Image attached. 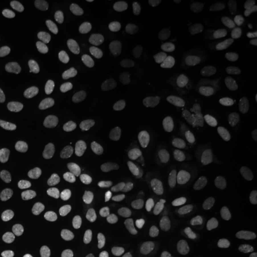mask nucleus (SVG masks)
I'll list each match as a JSON object with an SVG mask.
<instances>
[{
  "label": "nucleus",
  "mask_w": 257,
  "mask_h": 257,
  "mask_svg": "<svg viewBox=\"0 0 257 257\" xmlns=\"http://www.w3.org/2000/svg\"><path fill=\"white\" fill-rule=\"evenodd\" d=\"M244 88L236 81L223 83L218 90V98L223 107L229 111L236 112L243 105Z\"/></svg>",
  "instance_id": "f257e3e1"
},
{
  "label": "nucleus",
  "mask_w": 257,
  "mask_h": 257,
  "mask_svg": "<svg viewBox=\"0 0 257 257\" xmlns=\"http://www.w3.org/2000/svg\"><path fill=\"white\" fill-rule=\"evenodd\" d=\"M116 244L117 240L113 233L107 230H98L91 236L87 249L93 255L106 256L114 250Z\"/></svg>",
  "instance_id": "f03ea898"
},
{
  "label": "nucleus",
  "mask_w": 257,
  "mask_h": 257,
  "mask_svg": "<svg viewBox=\"0 0 257 257\" xmlns=\"http://www.w3.org/2000/svg\"><path fill=\"white\" fill-rule=\"evenodd\" d=\"M209 75L201 68H185L177 78V83L183 89L191 92H197L206 87Z\"/></svg>",
  "instance_id": "7ed1b4c3"
},
{
  "label": "nucleus",
  "mask_w": 257,
  "mask_h": 257,
  "mask_svg": "<svg viewBox=\"0 0 257 257\" xmlns=\"http://www.w3.org/2000/svg\"><path fill=\"white\" fill-rule=\"evenodd\" d=\"M233 165L227 157L221 156L209 162L203 169L202 176L207 182L224 180L233 173Z\"/></svg>",
  "instance_id": "20e7f679"
},
{
  "label": "nucleus",
  "mask_w": 257,
  "mask_h": 257,
  "mask_svg": "<svg viewBox=\"0 0 257 257\" xmlns=\"http://www.w3.org/2000/svg\"><path fill=\"white\" fill-rule=\"evenodd\" d=\"M11 139L15 144L37 148L42 142V136L38 128L32 124L19 125L12 130Z\"/></svg>",
  "instance_id": "39448f33"
},
{
  "label": "nucleus",
  "mask_w": 257,
  "mask_h": 257,
  "mask_svg": "<svg viewBox=\"0 0 257 257\" xmlns=\"http://www.w3.org/2000/svg\"><path fill=\"white\" fill-rule=\"evenodd\" d=\"M135 91L138 99L150 109H157L160 105L159 94L155 85L146 78H138L135 82Z\"/></svg>",
  "instance_id": "423d86ee"
},
{
  "label": "nucleus",
  "mask_w": 257,
  "mask_h": 257,
  "mask_svg": "<svg viewBox=\"0 0 257 257\" xmlns=\"http://www.w3.org/2000/svg\"><path fill=\"white\" fill-rule=\"evenodd\" d=\"M46 209L40 205L24 203L19 205L15 210L16 218L25 224H37L45 218Z\"/></svg>",
  "instance_id": "0eeeda50"
},
{
  "label": "nucleus",
  "mask_w": 257,
  "mask_h": 257,
  "mask_svg": "<svg viewBox=\"0 0 257 257\" xmlns=\"http://www.w3.org/2000/svg\"><path fill=\"white\" fill-rule=\"evenodd\" d=\"M109 209L107 198L101 195H94L86 199L78 210V217L81 219H91L106 212Z\"/></svg>",
  "instance_id": "6e6552de"
},
{
  "label": "nucleus",
  "mask_w": 257,
  "mask_h": 257,
  "mask_svg": "<svg viewBox=\"0 0 257 257\" xmlns=\"http://www.w3.org/2000/svg\"><path fill=\"white\" fill-rule=\"evenodd\" d=\"M256 14V10L254 6L248 2H237L227 10V18L228 19L237 24H244L249 22L254 19Z\"/></svg>",
  "instance_id": "1a4fd4ad"
},
{
  "label": "nucleus",
  "mask_w": 257,
  "mask_h": 257,
  "mask_svg": "<svg viewBox=\"0 0 257 257\" xmlns=\"http://www.w3.org/2000/svg\"><path fill=\"white\" fill-rule=\"evenodd\" d=\"M76 185V176L70 173H65L62 175H57L49 183L48 192L53 196H63L74 190Z\"/></svg>",
  "instance_id": "9d476101"
},
{
  "label": "nucleus",
  "mask_w": 257,
  "mask_h": 257,
  "mask_svg": "<svg viewBox=\"0 0 257 257\" xmlns=\"http://www.w3.org/2000/svg\"><path fill=\"white\" fill-rule=\"evenodd\" d=\"M155 149V141L147 135L131 141L124 149L125 156L128 159H134L138 156L149 155Z\"/></svg>",
  "instance_id": "9b49d317"
},
{
  "label": "nucleus",
  "mask_w": 257,
  "mask_h": 257,
  "mask_svg": "<svg viewBox=\"0 0 257 257\" xmlns=\"http://www.w3.org/2000/svg\"><path fill=\"white\" fill-rule=\"evenodd\" d=\"M173 186L170 182L162 181L153 185L145 193V202L150 206H156L164 203L171 197Z\"/></svg>",
  "instance_id": "f8f14e48"
},
{
  "label": "nucleus",
  "mask_w": 257,
  "mask_h": 257,
  "mask_svg": "<svg viewBox=\"0 0 257 257\" xmlns=\"http://www.w3.org/2000/svg\"><path fill=\"white\" fill-rule=\"evenodd\" d=\"M178 100L182 109L193 117H201L206 112V104L194 94L184 92L179 95Z\"/></svg>",
  "instance_id": "ddd939ff"
},
{
  "label": "nucleus",
  "mask_w": 257,
  "mask_h": 257,
  "mask_svg": "<svg viewBox=\"0 0 257 257\" xmlns=\"http://www.w3.org/2000/svg\"><path fill=\"white\" fill-rule=\"evenodd\" d=\"M184 53L182 48L177 44H169L164 47L157 57L158 64L163 68H172L181 62Z\"/></svg>",
  "instance_id": "4468645a"
},
{
  "label": "nucleus",
  "mask_w": 257,
  "mask_h": 257,
  "mask_svg": "<svg viewBox=\"0 0 257 257\" xmlns=\"http://www.w3.org/2000/svg\"><path fill=\"white\" fill-rule=\"evenodd\" d=\"M70 12L75 19L92 21L96 19L97 11L94 4L88 0H74L70 2Z\"/></svg>",
  "instance_id": "2eb2a0df"
},
{
  "label": "nucleus",
  "mask_w": 257,
  "mask_h": 257,
  "mask_svg": "<svg viewBox=\"0 0 257 257\" xmlns=\"http://www.w3.org/2000/svg\"><path fill=\"white\" fill-rule=\"evenodd\" d=\"M163 120L168 128L177 136H185L189 132V123L178 110L174 109L165 110Z\"/></svg>",
  "instance_id": "dca6fc26"
},
{
  "label": "nucleus",
  "mask_w": 257,
  "mask_h": 257,
  "mask_svg": "<svg viewBox=\"0 0 257 257\" xmlns=\"http://www.w3.org/2000/svg\"><path fill=\"white\" fill-rule=\"evenodd\" d=\"M75 75L88 87H96L101 81L102 74L99 68L88 63H81L75 67Z\"/></svg>",
  "instance_id": "f3484780"
},
{
  "label": "nucleus",
  "mask_w": 257,
  "mask_h": 257,
  "mask_svg": "<svg viewBox=\"0 0 257 257\" xmlns=\"http://www.w3.org/2000/svg\"><path fill=\"white\" fill-rule=\"evenodd\" d=\"M141 22L146 27L154 32H161L167 28L166 19L156 10L145 7L139 14Z\"/></svg>",
  "instance_id": "a211bd4d"
},
{
  "label": "nucleus",
  "mask_w": 257,
  "mask_h": 257,
  "mask_svg": "<svg viewBox=\"0 0 257 257\" xmlns=\"http://www.w3.org/2000/svg\"><path fill=\"white\" fill-rule=\"evenodd\" d=\"M56 130L59 135L60 141L63 142V144L70 147H75L78 145V132L72 122L66 119L59 120L56 124Z\"/></svg>",
  "instance_id": "6ab92c4d"
},
{
  "label": "nucleus",
  "mask_w": 257,
  "mask_h": 257,
  "mask_svg": "<svg viewBox=\"0 0 257 257\" xmlns=\"http://www.w3.org/2000/svg\"><path fill=\"white\" fill-rule=\"evenodd\" d=\"M190 248V243L186 239H174L167 241L159 248L161 257H180Z\"/></svg>",
  "instance_id": "aec40b11"
},
{
  "label": "nucleus",
  "mask_w": 257,
  "mask_h": 257,
  "mask_svg": "<svg viewBox=\"0 0 257 257\" xmlns=\"http://www.w3.org/2000/svg\"><path fill=\"white\" fill-rule=\"evenodd\" d=\"M92 48L94 55L98 58V60L102 64L106 67L112 69L116 65V57L111 50L110 47L108 46L105 42L101 40H94L92 41Z\"/></svg>",
  "instance_id": "412c9836"
},
{
  "label": "nucleus",
  "mask_w": 257,
  "mask_h": 257,
  "mask_svg": "<svg viewBox=\"0 0 257 257\" xmlns=\"http://www.w3.org/2000/svg\"><path fill=\"white\" fill-rule=\"evenodd\" d=\"M76 102L83 107L90 108L96 104L97 98L90 87L82 83H74L72 87Z\"/></svg>",
  "instance_id": "4be33fe9"
},
{
  "label": "nucleus",
  "mask_w": 257,
  "mask_h": 257,
  "mask_svg": "<svg viewBox=\"0 0 257 257\" xmlns=\"http://www.w3.org/2000/svg\"><path fill=\"white\" fill-rule=\"evenodd\" d=\"M20 9L28 19L37 24H44L48 21V14L39 4L33 1H26L21 4Z\"/></svg>",
  "instance_id": "5701e85b"
},
{
  "label": "nucleus",
  "mask_w": 257,
  "mask_h": 257,
  "mask_svg": "<svg viewBox=\"0 0 257 257\" xmlns=\"http://www.w3.org/2000/svg\"><path fill=\"white\" fill-rule=\"evenodd\" d=\"M109 165L104 160H97L92 165L90 174V183L93 189H100L106 183L109 175Z\"/></svg>",
  "instance_id": "b1692460"
},
{
  "label": "nucleus",
  "mask_w": 257,
  "mask_h": 257,
  "mask_svg": "<svg viewBox=\"0 0 257 257\" xmlns=\"http://www.w3.org/2000/svg\"><path fill=\"white\" fill-rule=\"evenodd\" d=\"M217 57L222 63L234 64L242 57V49L236 43H226L217 50Z\"/></svg>",
  "instance_id": "393cba45"
},
{
  "label": "nucleus",
  "mask_w": 257,
  "mask_h": 257,
  "mask_svg": "<svg viewBox=\"0 0 257 257\" xmlns=\"http://www.w3.org/2000/svg\"><path fill=\"white\" fill-rule=\"evenodd\" d=\"M251 211V206L248 200L242 199L237 202L232 204L228 209L226 216L227 218L232 222H239L245 220L248 218V215Z\"/></svg>",
  "instance_id": "a878e982"
},
{
  "label": "nucleus",
  "mask_w": 257,
  "mask_h": 257,
  "mask_svg": "<svg viewBox=\"0 0 257 257\" xmlns=\"http://www.w3.org/2000/svg\"><path fill=\"white\" fill-rule=\"evenodd\" d=\"M118 119L128 127H135L139 121L138 111L128 101L121 102L117 107Z\"/></svg>",
  "instance_id": "bb28decb"
},
{
  "label": "nucleus",
  "mask_w": 257,
  "mask_h": 257,
  "mask_svg": "<svg viewBox=\"0 0 257 257\" xmlns=\"http://www.w3.org/2000/svg\"><path fill=\"white\" fill-rule=\"evenodd\" d=\"M240 164L247 170L257 168V145L247 144L240 149L238 153Z\"/></svg>",
  "instance_id": "cd10ccee"
},
{
  "label": "nucleus",
  "mask_w": 257,
  "mask_h": 257,
  "mask_svg": "<svg viewBox=\"0 0 257 257\" xmlns=\"http://www.w3.org/2000/svg\"><path fill=\"white\" fill-rule=\"evenodd\" d=\"M0 252L7 257H33L34 255L30 248L5 240H0Z\"/></svg>",
  "instance_id": "c85d7f7f"
},
{
  "label": "nucleus",
  "mask_w": 257,
  "mask_h": 257,
  "mask_svg": "<svg viewBox=\"0 0 257 257\" xmlns=\"http://www.w3.org/2000/svg\"><path fill=\"white\" fill-rule=\"evenodd\" d=\"M109 37L114 45L120 48L125 46L128 41L126 25L121 21L113 22L109 30Z\"/></svg>",
  "instance_id": "c756f323"
},
{
  "label": "nucleus",
  "mask_w": 257,
  "mask_h": 257,
  "mask_svg": "<svg viewBox=\"0 0 257 257\" xmlns=\"http://www.w3.org/2000/svg\"><path fill=\"white\" fill-rule=\"evenodd\" d=\"M146 175L143 166L132 165L125 168L120 174V180L124 185H132L143 179Z\"/></svg>",
  "instance_id": "7c9ffc66"
},
{
  "label": "nucleus",
  "mask_w": 257,
  "mask_h": 257,
  "mask_svg": "<svg viewBox=\"0 0 257 257\" xmlns=\"http://www.w3.org/2000/svg\"><path fill=\"white\" fill-rule=\"evenodd\" d=\"M21 98L17 92H7L0 96V114L9 113L17 110L20 105Z\"/></svg>",
  "instance_id": "2f4dec72"
},
{
  "label": "nucleus",
  "mask_w": 257,
  "mask_h": 257,
  "mask_svg": "<svg viewBox=\"0 0 257 257\" xmlns=\"http://www.w3.org/2000/svg\"><path fill=\"white\" fill-rule=\"evenodd\" d=\"M4 26L8 33L16 37H26L31 33L30 26L20 19H8Z\"/></svg>",
  "instance_id": "473e14b6"
},
{
  "label": "nucleus",
  "mask_w": 257,
  "mask_h": 257,
  "mask_svg": "<svg viewBox=\"0 0 257 257\" xmlns=\"http://www.w3.org/2000/svg\"><path fill=\"white\" fill-rule=\"evenodd\" d=\"M154 253L153 248L145 242H138L128 248L126 257H152Z\"/></svg>",
  "instance_id": "72a5a7b5"
},
{
  "label": "nucleus",
  "mask_w": 257,
  "mask_h": 257,
  "mask_svg": "<svg viewBox=\"0 0 257 257\" xmlns=\"http://www.w3.org/2000/svg\"><path fill=\"white\" fill-rule=\"evenodd\" d=\"M243 134L248 136H257V118L244 120L240 126Z\"/></svg>",
  "instance_id": "f704fd0d"
},
{
  "label": "nucleus",
  "mask_w": 257,
  "mask_h": 257,
  "mask_svg": "<svg viewBox=\"0 0 257 257\" xmlns=\"http://www.w3.org/2000/svg\"><path fill=\"white\" fill-rule=\"evenodd\" d=\"M11 201V192L7 183L0 176V205L6 206Z\"/></svg>",
  "instance_id": "c9c22d12"
},
{
  "label": "nucleus",
  "mask_w": 257,
  "mask_h": 257,
  "mask_svg": "<svg viewBox=\"0 0 257 257\" xmlns=\"http://www.w3.org/2000/svg\"><path fill=\"white\" fill-rule=\"evenodd\" d=\"M250 61H251L252 65L255 66L257 68V48H255V49L252 51V53H251V55H250Z\"/></svg>",
  "instance_id": "e433bc0d"
},
{
  "label": "nucleus",
  "mask_w": 257,
  "mask_h": 257,
  "mask_svg": "<svg viewBox=\"0 0 257 257\" xmlns=\"http://www.w3.org/2000/svg\"><path fill=\"white\" fill-rule=\"evenodd\" d=\"M173 2L175 4H185L187 3V0H174Z\"/></svg>",
  "instance_id": "4c0bfd02"
},
{
  "label": "nucleus",
  "mask_w": 257,
  "mask_h": 257,
  "mask_svg": "<svg viewBox=\"0 0 257 257\" xmlns=\"http://www.w3.org/2000/svg\"><path fill=\"white\" fill-rule=\"evenodd\" d=\"M227 257H241L239 254H237V253H232V254H230V255H229V256Z\"/></svg>",
  "instance_id": "58836bf2"
}]
</instances>
